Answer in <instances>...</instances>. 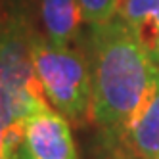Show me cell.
<instances>
[{
	"label": "cell",
	"mask_w": 159,
	"mask_h": 159,
	"mask_svg": "<svg viewBox=\"0 0 159 159\" xmlns=\"http://www.w3.org/2000/svg\"><path fill=\"white\" fill-rule=\"evenodd\" d=\"M88 60L92 123L104 134L107 150H113L153 100L159 88V65L121 17L90 27Z\"/></svg>",
	"instance_id": "6da1fadb"
},
{
	"label": "cell",
	"mask_w": 159,
	"mask_h": 159,
	"mask_svg": "<svg viewBox=\"0 0 159 159\" xmlns=\"http://www.w3.org/2000/svg\"><path fill=\"white\" fill-rule=\"evenodd\" d=\"M31 56L48 104L77 127L92 121V71L88 54L73 44H56L35 33Z\"/></svg>",
	"instance_id": "7a4b0ae2"
},
{
	"label": "cell",
	"mask_w": 159,
	"mask_h": 159,
	"mask_svg": "<svg viewBox=\"0 0 159 159\" xmlns=\"http://www.w3.org/2000/svg\"><path fill=\"white\" fill-rule=\"evenodd\" d=\"M25 150L29 159H79L71 123L50 104L25 117Z\"/></svg>",
	"instance_id": "3957f363"
},
{
	"label": "cell",
	"mask_w": 159,
	"mask_h": 159,
	"mask_svg": "<svg viewBox=\"0 0 159 159\" xmlns=\"http://www.w3.org/2000/svg\"><path fill=\"white\" fill-rule=\"evenodd\" d=\"M113 152L117 159H159V88L144 113L123 132Z\"/></svg>",
	"instance_id": "277c9868"
},
{
	"label": "cell",
	"mask_w": 159,
	"mask_h": 159,
	"mask_svg": "<svg viewBox=\"0 0 159 159\" xmlns=\"http://www.w3.org/2000/svg\"><path fill=\"white\" fill-rule=\"evenodd\" d=\"M44 37L56 44H71L79 39L84 23L79 0H39Z\"/></svg>",
	"instance_id": "5b68a950"
},
{
	"label": "cell",
	"mask_w": 159,
	"mask_h": 159,
	"mask_svg": "<svg viewBox=\"0 0 159 159\" xmlns=\"http://www.w3.org/2000/svg\"><path fill=\"white\" fill-rule=\"evenodd\" d=\"M146 54L159 65V0H119V12Z\"/></svg>",
	"instance_id": "8992f818"
},
{
	"label": "cell",
	"mask_w": 159,
	"mask_h": 159,
	"mask_svg": "<svg viewBox=\"0 0 159 159\" xmlns=\"http://www.w3.org/2000/svg\"><path fill=\"white\" fill-rule=\"evenodd\" d=\"M83 10L84 23L88 27H96L115 19L119 12V0H79Z\"/></svg>",
	"instance_id": "52a82bcc"
},
{
	"label": "cell",
	"mask_w": 159,
	"mask_h": 159,
	"mask_svg": "<svg viewBox=\"0 0 159 159\" xmlns=\"http://www.w3.org/2000/svg\"><path fill=\"white\" fill-rule=\"evenodd\" d=\"M8 16H10V2L8 0H0V44H2V39H4Z\"/></svg>",
	"instance_id": "ba28073f"
},
{
	"label": "cell",
	"mask_w": 159,
	"mask_h": 159,
	"mask_svg": "<svg viewBox=\"0 0 159 159\" xmlns=\"http://www.w3.org/2000/svg\"><path fill=\"white\" fill-rule=\"evenodd\" d=\"M6 121H4V117L0 115V159H10L8 155H6V152H4V134H6Z\"/></svg>",
	"instance_id": "9c48e42d"
},
{
	"label": "cell",
	"mask_w": 159,
	"mask_h": 159,
	"mask_svg": "<svg viewBox=\"0 0 159 159\" xmlns=\"http://www.w3.org/2000/svg\"><path fill=\"white\" fill-rule=\"evenodd\" d=\"M4 98V86H2V81H0V102H2Z\"/></svg>",
	"instance_id": "30bf717a"
},
{
	"label": "cell",
	"mask_w": 159,
	"mask_h": 159,
	"mask_svg": "<svg viewBox=\"0 0 159 159\" xmlns=\"http://www.w3.org/2000/svg\"><path fill=\"white\" fill-rule=\"evenodd\" d=\"M125 159H142V157H125Z\"/></svg>",
	"instance_id": "8fae6325"
}]
</instances>
